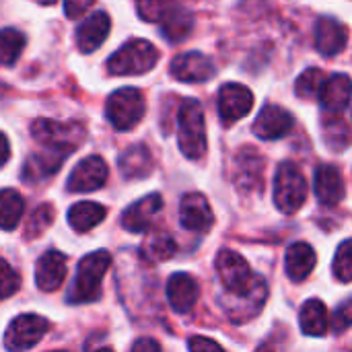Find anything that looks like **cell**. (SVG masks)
<instances>
[{"label":"cell","mask_w":352,"mask_h":352,"mask_svg":"<svg viewBox=\"0 0 352 352\" xmlns=\"http://www.w3.org/2000/svg\"><path fill=\"white\" fill-rule=\"evenodd\" d=\"M31 136L43 151H54L62 155L74 153L87 136V130L78 122H56L39 118L31 124Z\"/></svg>","instance_id":"1"},{"label":"cell","mask_w":352,"mask_h":352,"mask_svg":"<svg viewBox=\"0 0 352 352\" xmlns=\"http://www.w3.org/2000/svg\"><path fill=\"white\" fill-rule=\"evenodd\" d=\"M177 142L188 159H200L206 153V120L204 109L196 99H186L177 111Z\"/></svg>","instance_id":"2"},{"label":"cell","mask_w":352,"mask_h":352,"mask_svg":"<svg viewBox=\"0 0 352 352\" xmlns=\"http://www.w3.org/2000/svg\"><path fill=\"white\" fill-rule=\"evenodd\" d=\"M159 60V50L146 39H130L107 60V72L113 76H136L153 70Z\"/></svg>","instance_id":"3"},{"label":"cell","mask_w":352,"mask_h":352,"mask_svg":"<svg viewBox=\"0 0 352 352\" xmlns=\"http://www.w3.org/2000/svg\"><path fill=\"white\" fill-rule=\"evenodd\" d=\"M111 256L105 250H97L89 256H85L78 264L76 280L70 291L72 303H89L101 297V280L105 272L109 270Z\"/></svg>","instance_id":"4"},{"label":"cell","mask_w":352,"mask_h":352,"mask_svg":"<svg viewBox=\"0 0 352 352\" xmlns=\"http://www.w3.org/2000/svg\"><path fill=\"white\" fill-rule=\"evenodd\" d=\"M307 198V182L303 171L291 163L285 161L278 165L274 175V204L285 214H295Z\"/></svg>","instance_id":"5"},{"label":"cell","mask_w":352,"mask_h":352,"mask_svg":"<svg viewBox=\"0 0 352 352\" xmlns=\"http://www.w3.org/2000/svg\"><path fill=\"white\" fill-rule=\"evenodd\" d=\"M144 111H146L144 95H142V91H138L134 87L113 91L107 99V105H105L107 120L120 132L132 130L142 120Z\"/></svg>","instance_id":"6"},{"label":"cell","mask_w":352,"mask_h":352,"mask_svg":"<svg viewBox=\"0 0 352 352\" xmlns=\"http://www.w3.org/2000/svg\"><path fill=\"white\" fill-rule=\"evenodd\" d=\"M50 324L45 318L35 314H23L10 322L4 334V346L10 352H25L33 349L47 332Z\"/></svg>","instance_id":"7"},{"label":"cell","mask_w":352,"mask_h":352,"mask_svg":"<svg viewBox=\"0 0 352 352\" xmlns=\"http://www.w3.org/2000/svg\"><path fill=\"white\" fill-rule=\"evenodd\" d=\"M107 175H109V169L105 161L97 155H91L72 169L66 188L76 194H89V192L103 188L107 182Z\"/></svg>","instance_id":"8"},{"label":"cell","mask_w":352,"mask_h":352,"mask_svg":"<svg viewBox=\"0 0 352 352\" xmlns=\"http://www.w3.org/2000/svg\"><path fill=\"white\" fill-rule=\"evenodd\" d=\"M171 76L182 82H204L217 74L214 62L202 52H188L179 54L171 62Z\"/></svg>","instance_id":"9"},{"label":"cell","mask_w":352,"mask_h":352,"mask_svg":"<svg viewBox=\"0 0 352 352\" xmlns=\"http://www.w3.org/2000/svg\"><path fill=\"white\" fill-rule=\"evenodd\" d=\"M254 107V93L239 85V82H227L219 91V113L225 124H233L241 118H245Z\"/></svg>","instance_id":"10"},{"label":"cell","mask_w":352,"mask_h":352,"mask_svg":"<svg viewBox=\"0 0 352 352\" xmlns=\"http://www.w3.org/2000/svg\"><path fill=\"white\" fill-rule=\"evenodd\" d=\"M264 182V157L252 148L243 146L235 155V186L243 192L260 190Z\"/></svg>","instance_id":"11"},{"label":"cell","mask_w":352,"mask_h":352,"mask_svg":"<svg viewBox=\"0 0 352 352\" xmlns=\"http://www.w3.org/2000/svg\"><path fill=\"white\" fill-rule=\"evenodd\" d=\"M293 124H295V120L285 107H280L276 103H268L262 107L260 116L256 118L254 132L262 140H278L291 132Z\"/></svg>","instance_id":"12"},{"label":"cell","mask_w":352,"mask_h":352,"mask_svg":"<svg viewBox=\"0 0 352 352\" xmlns=\"http://www.w3.org/2000/svg\"><path fill=\"white\" fill-rule=\"evenodd\" d=\"M179 221H182L184 229H188V231H196V233L208 231L214 223V214H212V208H210L206 196L198 194V192L186 194L179 204Z\"/></svg>","instance_id":"13"},{"label":"cell","mask_w":352,"mask_h":352,"mask_svg":"<svg viewBox=\"0 0 352 352\" xmlns=\"http://www.w3.org/2000/svg\"><path fill=\"white\" fill-rule=\"evenodd\" d=\"M161 208H163L161 194H148L142 200L130 204L122 212V227L130 233H144L151 229V225Z\"/></svg>","instance_id":"14"},{"label":"cell","mask_w":352,"mask_h":352,"mask_svg":"<svg viewBox=\"0 0 352 352\" xmlns=\"http://www.w3.org/2000/svg\"><path fill=\"white\" fill-rule=\"evenodd\" d=\"M316 194L326 206H336L346 196V184L342 171L336 165L324 163L316 169Z\"/></svg>","instance_id":"15"},{"label":"cell","mask_w":352,"mask_h":352,"mask_svg":"<svg viewBox=\"0 0 352 352\" xmlns=\"http://www.w3.org/2000/svg\"><path fill=\"white\" fill-rule=\"evenodd\" d=\"M66 272H68L66 256L60 254V252H56V250H50L37 262L35 283H37V287L43 293H54L56 289L62 287V283L66 278Z\"/></svg>","instance_id":"16"},{"label":"cell","mask_w":352,"mask_h":352,"mask_svg":"<svg viewBox=\"0 0 352 352\" xmlns=\"http://www.w3.org/2000/svg\"><path fill=\"white\" fill-rule=\"evenodd\" d=\"M111 29V19L107 12L97 10L91 16H87L80 27L76 29V45L82 54H91L95 52L109 35Z\"/></svg>","instance_id":"17"},{"label":"cell","mask_w":352,"mask_h":352,"mask_svg":"<svg viewBox=\"0 0 352 352\" xmlns=\"http://www.w3.org/2000/svg\"><path fill=\"white\" fill-rule=\"evenodd\" d=\"M349 29L338 19L322 16L316 23V47L324 56H336L346 47Z\"/></svg>","instance_id":"18"},{"label":"cell","mask_w":352,"mask_h":352,"mask_svg":"<svg viewBox=\"0 0 352 352\" xmlns=\"http://www.w3.org/2000/svg\"><path fill=\"white\" fill-rule=\"evenodd\" d=\"M200 297V287L194 276L186 272H177L167 283V301L175 314H188L196 305Z\"/></svg>","instance_id":"19"},{"label":"cell","mask_w":352,"mask_h":352,"mask_svg":"<svg viewBox=\"0 0 352 352\" xmlns=\"http://www.w3.org/2000/svg\"><path fill=\"white\" fill-rule=\"evenodd\" d=\"M322 107L328 116H340L351 103V78L349 74H334L320 91Z\"/></svg>","instance_id":"20"},{"label":"cell","mask_w":352,"mask_h":352,"mask_svg":"<svg viewBox=\"0 0 352 352\" xmlns=\"http://www.w3.org/2000/svg\"><path fill=\"white\" fill-rule=\"evenodd\" d=\"M155 167L153 155L146 144H134L120 155V171L126 179H142Z\"/></svg>","instance_id":"21"},{"label":"cell","mask_w":352,"mask_h":352,"mask_svg":"<svg viewBox=\"0 0 352 352\" xmlns=\"http://www.w3.org/2000/svg\"><path fill=\"white\" fill-rule=\"evenodd\" d=\"M287 274L291 280L295 283H301L305 280L314 268H316V262H318V256L314 252V248L309 243H293L289 250H287Z\"/></svg>","instance_id":"22"},{"label":"cell","mask_w":352,"mask_h":352,"mask_svg":"<svg viewBox=\"0 0 352 352\" xmlns=\"http://www.w3.org/2000/svg\"><path fill=\"white\" fill-rule=\"evenodd\" d=\"M159 23L161 33L167 41H182L190 35L194 27V14L182 4H171V8L163 14Z\"/></svg>","instance_id":"23"},{"label":"cell","mask_w":352,"mask_h":352,"mask_svg":"<svg viewBox=\"0 0 352 352\" xmlns=\"http://www.w3.org/2000/svg\"><path fill=\"white\" fill-rule=\"evenodd\" d=\"M299 324L303 334L307 336H324L330 328V316L328 307L320 299H309L299 314Z\"/></svg>","instance_id":"24"},{"label":"cell","mask_w":352,"mask_h":352,"mask_svg":"<svg viewBox=\"0 0 352 352\" xmlns=\"http://www.w3.org/2000/svg\"><path fill=\"white\" fill-rule=\"evenodd\" d=\"M105 214H107L105 206L97 202H76L68 210V223L76 233H87L95 229L105 219Z\"/></svg>","instance_id":"25"},{"label":"cell","mask_w":352,"mask_h":352,"mask_svg":"<svg viewBox=\"0 0 352 352\" xmlns=\"http://www.w3.org/2000/svg\"><path fill=\"white\" fill-rule=\"evenodd\" d=\"M66 155L62 153H54V151H43V153H37L33 157H29V161L25 163V179L29 182H35V179H43V177H50L54 175L62 163H64Z\"/></svg>","instance_id":"26"},{"label":"cell","mask_w":352,"mask_h":352,"mask_svg":"<svg viewBox=\"0 0 352 352\" xmlns=\"http://www.w3.org/2000/svg\"><path fill=\"white\" fill-rule=\"evenodd\" d=\"M177 252L175 248V241L169 233L165 231H151L146 237H144V243H142V256L148 260V262H165L169 258H173Z\"/></svg>","instance_id":"27"},{"label":"cell","mask_w":352,"mask_h":352,"mask_svg":"<svg viewBox=\"0 0 352 352\" xmlns=\"http://www.w3.org/2000/svg\"><path fill=\"white\" fill-rule=\"evenodd\" d=\"M25 212V200L16 190H0V229L12 231Z\"/></svg>","instance_id":"28"},{"label":"cell","mask_w":352,"mask_h":352,"mask_svg":"<svg viewBox=\"0 0 352 352\" xmlns=\"http://www.w3.org/2000/svg\"><path fill=\"white\" fill-rule=\"evenodd\" d=\"M324 138L332 151H344L351 142V128L342 116H328L324 120Z\"/></svg>","instance_id":"29"},{"label":"cell","mask_w":352,"mask_h":352,"mask_svg":"<svg viewBox=\"0 0 352 352\" xmlns=\"http://www.w3.org/2000/svg\"><path fill=\"white\" fill-rule=\"evenodd\" d=\"M25 47V35L12 27L0 29V64L12 66Z\"/></svg>","instance_id":"30"},{"label":"cell","mask_w":352,"mask_h":352,"mask_svg":"<svg viewBox=\"0 0 352 352\" xmlns=\"http://www.w3.org/2000/svg\"><path fill=\"white\" fill-rule=\"evenodd\" d=\"M326 82V74L320 68H307L295 82V93L301 99H318Z\"/></svg>","instance_id":"31"},{"label":"cell","mask_w":352,"mask_h":352,"mask_svg":"<svg viewBox=\"0 0 352 352\" xmlns=\"http://www.w3.org/2000/svg\"><path fill=\"white\" fill-rule=\"evenodd\" d=\"M56 219V212H54V206L50 204H41L39 208H35V212L31 214V219L27 221V227H25V239H35L37 235H41L45 229L52 227Z\"/></svg>","instance_id":"32"},{"label":"cell","mask_w":352,"mask_h":352,"mask_svg":"<svg viewBox=\"0 0 352 352\" xmlns=\"http://www.w3.org/2000/svg\"><path fill=\"white\" fill-rule=\"evenodd\" d=\"M334 274L340 283H351L352 278V243L346 239L340 243L334 256Z\"/></svg>","instance_id":"33"},{"label":"cell","mask_w":352,"mask_h":352,"mask_svg":"<svg viewBox=\"0 0 352 352\" xmlns=\"http://www.w3.org/2000/svg\"><path fill=\"white\" fill-rule=\"evenodd\" d=\"M21 287V278L19 274L12 270V266L8 262H4L0 258V299L12 297Z\"/></svg>","instance_id":"34"},{"label":"cell","mask_w":352,"mask_h":352,"mask_svg":"<svg viewBox=\"0 0 352 352\" xmlns=\"http://www.w3.org/2000/svg\"><path fill=\"white\" fill-rule=\"evenodd\" d=\"M171 4H173V2H161V0L138 2V4H136V10H138V14H140L144 21L153 23V21H161L163 14L171 8Z\"/></svg>","instance_id":"35"},{"label":"cell","mask_w":352,"mask_h":352,"mask_svg":"<svg viewBox=\"0 0 352 352\" xmlns=\"http://www.w3.org/2000/svg\"><path fill=\"white\" fill-rule=\"evenodd\" d=\"M351 305H352L351 301H344V303L338 307L336 316H334V330H336L338 334H344V332L351 328V322H352Z\"/></svg>","instance_id":"36"},{"label":"cell","mask_w":352,"mask_h":352,"mask_svg":"<svg viewBox=\"0 0 352 352\" xmlns=\"http://www.w3.org/2000/svg\"><path fill=\"white\" fill-rule=\"evenodd\" d=\"M188 349H190V352H225V349L219 342H214L210 338H204V336L190 338Z\"/></svg>","instance_id":"37"},{"label":"cell","mask_w":352,"mask_h":352,"mask_svg":"<svg viewBox=\"0 0 352 352\" xmlns=\"http://www.w3.org/2000/svg\"><path fill=\"white\" fill-rule=\"evenodd\" d=\"M93 6V0H68L64 2V10L68 19H78L85 12H89V8Z\"/></svg>","instance_id":"38"},{"label":"cell","mask_w":352,"mask_h":352,"mask_svg":"<svg viewBox=\"0 0 352 352\" xmlns=\"http://www.w3.org/2000/svg\"><path fill=\"white\" fill-rule=\"evenodd\" d=\"M130 352H161V344L153 338H138Z\"/></svg>","instance_id":"39"},{"label":"cell","mask_w":352,"mask_h":352,"mask_svg":"<svg viewBox=\"0 0 352 352\" xmlns=\"http://www.w3.org/2000/svg\"><path fill=\"white\" fill-rule=\"evenodd\" d=\"M10 157V144H8V138L0 132V167L8 161Z\"/></svg>","instance_id":"40"},{"label":"cell","mask_w":352,"mask_h":352,"mask_svg":"<svg viewBox=\"0 0 352 352\" xmlns=\"http://www.w3.org/2000/svg\"><path fill=\"white\" fill-rule=\"evenodd\" d=\"M256 352H274V351H272L270 346H260V349H258Z\"/></svg>","instance_id":"41"},{"label":"cell","mask_w":352,"mask_h":352,"mask_svg":"<svg viewBox=\"0 0 352 352\" xmlns=\"http://www.w3.org/2000/svg\"><path fill=\"white\" fill-rule=\"evenodd\" d=\"M97 352H113V351H111V349H99Z\"/></svg>","instance_id":"42"},{"label":"cell","mask_w":352,"mask_h":352,"mask_svg":"<svg viewBox=\"0 0 352 352\" xmlns=\"http://www.w3.org/2000/svg\"><path fill=\"white\" fill-rule=\"evenodd\" d=\"M54 352H68V351H54Z\"/></svg>","instance_id":"43"}]
</instances>
